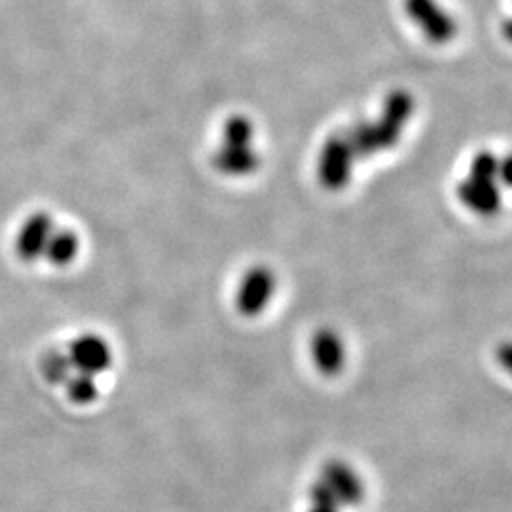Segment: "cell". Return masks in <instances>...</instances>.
Segmentation results:
<instances>
[{"label":"cell","mask_w":512,"mask_h":512,"mask_svg":"<svg viewBox=\"0 0 512 512\" xmlns=\"http://www.w3.org/2000/svg\"><path fill=\"white\" fill-rule=\"evenodd\" d=\"M63 385L67 389V399L76 406H88L95 403L99 397V385L92 376L73 372Z\"/></svg>","instance_id":"obj_12"},{"label":"cell","mask_w":512,"mask_h":512,"mask_svg":"<svg viewBox=\"0 0 512 512\" xmlns=\"http://www.w3.org/2000/svg\"><path fill=\"white\" fill-rule=\"evenodd\" d=\"M65 353L73 372H80L92 378L107 372L114 361V353L109 342L95 332L76 336Z\"/></svg>","instance_id":"obj_4"},{"label":"cell","mask_w":512,"mask_h":512,"mask_svg":"<svg viewBox=\"0 0 512 512\" xmlns=\"http://www.w3.org/2000/svg\"><path fill=\"white\" fill-rule=\"evenodd\" d=\"M355 152L349 145L346 135H332L325 145L321 148L319 154V164H317V173L319 181L327 190H342L346 188L353 173V162H355Z\"/></svg>","instance_id":"obj_3"},{"label":"cell","mask_w":512,"mask_h":512,"mask_svg":"<svg viewBox=\"0 0 512 512\" xmlns=\"http://www.w3.org/2000/svg\"><path fill=\"white\" fill-rule=\"evenodd\" d=\"M414 112V99L404 90L385 97L384 109L376 122H361L346 133L355 158H368L395 147Z\"/></svg>","instance_id":"obj_1"},{"label":"cell","mask_w":512,"mask_h":512,"mask_svg":"<svg viewBox=\"0 0 512 512\" xmlns=\"http://www.w3.org/2000/svg\"><path fill=\"white\" fill-rule=\"evenodd\" d=\"M501 31H503V37L507 38L512 44V18L507 19V21L503 23Z\"/></svg>","instance_id":"obj_16"},{"label":"cell","mask_w":512,"mask_h":512,"mask_svg":"<svg viewBox=\"0 0 512 512\" xmlns=\"http://www.w3.org/2000/svg\"><path fill=\"white\" fill-rule=\"evenodd\" d=\"M311 512H338L336 505H313Z\"/></svg>","instance_id":"obj_17"},{"label":"cell","mask_w":512,"mask_h":512,"mask_svg":"<svg viewBox=\"0 0 512 512\" xmlns=\"http://www.w3.org/2000/svg\"><path fill=\"white\" fill-rule=\"evenodd\" d=\"M275 275L266 266H255L247 270L239 281L236 306L241 315L255 317L268 308L275 294Z\"/></svg>","instance_id":"obj_6"},{"label":"cell","mask_w":512,"mask_h":512,"mask_svg":"<svg viewBox=\"0 0 512 512\" xmlns=\"http://www.w3.org/2000/svg\"><path fill=\"white\" fill-rule=\"evenodd\" d=\"M404 8L421 33L435 44H446L458 33L456 19L452 18L437 0H404Z\"/></svg>","instance_id":"obj_5"},{"label":"cell","mask_w":512,"mask_h":512,"mask_svg":"<svg viewBox=\"0 0 512 512\" xmlns=\"http://www.w3.org/2000/svg\"><path fill=\"white\" fill-rule=\"evenodd\" d=\"M311 355L315 365L323 374L334 376L344 368L346 346L338 336V332L332 329L317 330L311 340Z\"/></svg>","instance_id":"obj_10"},{"label":"cell","mask_w":512,"mask_h":512,"mask_svg":"<svg viewBox=\"0 0 512 512\" xmlns=\"http://www.w3.org/2000/svg\"><path fill=\"white\" fill-rule=\"evenodd\" d=\"M325 486L329 488L338 505H357L365 495V486L361 476L342 461H332L323 469Z\"/></svg>","instance_id":"obj_9"},{"label":"cell","mask_w":512,"mask_h":512,"mask_svg":"<svg viewBox=\"0 0 512 512\" xmlns=\"http://www.w3.org/2000/svg\"><path fill=\"white\" fill-rule=\"evenodd\" d=\"M255 124L243 114L226 118L220 131L219 145L213 154L215 169L226 177L253 175L260 165L255 147Z\"/></svg>","instance_id":"obj_2"},{"label":"cell","mask_w":512,"mask_h":512,"mask_svg":"<svg viewBox=\"0 0 512 512\" xmlns=\"http://www.w3.org/2000/svg\"><path fill=\"white\" fill-rule=\"evenodd\" d=\"M461 203L480 217H494L501 207V190L494 179L467 177L458 186Z\"/></svg>","instance_id":"obj_8"},{"label":"cell","mask_w":512,"mask_h":512,"mask_svg":"<svg viewBox=\"0 0 512 512\" xmlns=\"http://www.w3.org/2000/svg\"><path fill=\"white\" fill-rule=\"evenodd\" d=\"M57 222L46 211H37L21 222L14 239V251L19 260L31 264L44 258L48 241L52 238Z\"/></svg>","instance_id":"obj_7"},{"label":"cell","mask_w":512,"mask_h":512,"mask_svg":"<svg viewBox=\"0 0 512 512\" xmlns=\"http://www.w3.org/2000/svg\"><path fill=\"white\" fill-rule=\"evenodd\" d=\"M80 236L65 226H57L44 251V260L55 268H67L80 255Z\"/></svg>","instance_id":"obj_11"},{"label":"cell","mask_w":512,"mask_h":512,"mask_svg":"<svg viewBox=\"0 0 512 512\" xmlns=\"http://www.w3.org/2000/svg\"><path fill=\"white\" fill-rule=\"evenodd\" d=\"M497 181H501L503 186L512 188V154H507L505 158L499 160V165H497Z\"/></svg>","instance_id":"obj_14"},{"label":"cell","mask_w":512,"mask_h":512,"mask_svg":"<svg viewBox=\"0 0 512 512\" xmlns=\"http://www.w3.org/2000/svg\"><path fill=\"white\" fill-rule=\"evenodd\" d=\"M497 361L512 376V342H503L497 348Z\"/></svg>","instance_id":"obj_15"},{"label":"cell","mask_w":512,"mask_h":512,"mask_svg":"<svg viewBox=\"0 0 512 512\" xmlns=\"http://www.w3.org/2000/svg\"><path fill=\"white\" fill-rule=\"evenodd\" d=\"M497 165H499V158L494 156V152L482 150L473 158L469 175L478 177V179H494V181H497Z\"/></svg>","instance_id":"obj_13"}]
</instances>
